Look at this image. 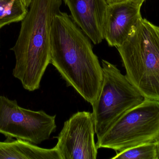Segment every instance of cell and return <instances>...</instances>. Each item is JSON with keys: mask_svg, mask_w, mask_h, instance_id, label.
<instances>
[{"mask_svg": "<svg viewBox=\"0 0 159 159\" xmlns=\"http://www.w3.org/2000/svg\"><path fill=\"white\" fill-rule=\"evenodd\" d=\"M90 40L67 13L60 11L55 16L51 28L50 63L67 86L92 105L100 93L103 75Z\"/></svg>", "mask_w": 159, "mask_h": 159, "instance_id": "1", "label": "cell"}, {"mask_svg": "<svg viewBox=\"0 0 159 159\" xmlns=\"http://www.w3.org/2000/svg\"><path fill=\"white\" fill-rule=\"evenodd\" d=\"M63 0H32L21 21L17 40L11 50L16 64L14 77L25 89L33 91L40 83L51 60V32Z\"/></svg>", "mask_w": 159, "mask_h": 159, "instance_id": "2", "label": "cell"}, {"mask_svg": "<svg viewBox=\"0 0 159 159\" xmlns=\"http://www.w3.org/2000/svg\"><path fill=\"white\" fill-rule=\"evenodd\" d=\"M116 48L130 82L145 98L159 101V27L142 17Z\"/></svg>", "mask_w": 159, "mask_h": 159, "instance_id": "3", "label": "cell"}, {"mask_svg": "<svg viewBox=\"0 0 159 159\" xmlns=\"http://www.w3.org/2000/svg\"><path fill=\"white\" fill-rule=\"evenodd\" d=\"M102 83L92 105L97 140L124 114L142 102L144 97L116 65L102 60Z\"/></svg>", "mask_w": 159, "mask_h": 159, "instance_id": "4", "label": "cell"}, {"mask_svg": "<svg viewBox=\"0 0 159 159\" xmlns=\"http://www.w3.org/2000/svg\"><path fill=\"white\" fill-rule=\"evenodd\" d=\"M159 137V101L145 98L124 114L97 140L98 148L118 153L144 144L156 143Z\"/></svg>", "mask_w": 159, "mask_h": 159, "instance_id": "5", "label": "cell"}, {"mask_svg": "<svg viewBox=\"0 0 159 159\" xmlns=\"http://www.w3.org/2000/svg\"><path fill=\"white\" fill-rule=\"evenodd\" d=\"M56 115L20 107L16 100L0 95V133L7 140L20 139L39 144L56 130Z\"/></svg>", "mask_w": 159, "mask_h": 159, "instance_id": "6", "label": "cell"}, {"mask_svg": "<svg viewBox=\"0 0 159 159\" xmlns=\"http://www.w3.org/2000/svg\"><path fill=\"white\" fill-rule=\"evenodd\" d=\"M95 133L92 113L77 112L64 122L55 147L61 159H96Z\"/></svg>", "mask_w": 159, "mask_h": 159, "instance_id": "7", "label": "cell"}, {"mask_svg": "<svg viewBox=\"0 0 159 159\" xmlns=\"http://www.w3.org/2000/svg\"><path fill=\"white\" fill-rule=\"evenodd\" d=\"M142 5L134 0L109 4L104 28V38L108 45L117 48L128 38L135 24L142 17Z\"/></svg>", "mask_w": 159, "mask_h": 159, "instance_id": "8", "label": "cell"}, {"mask_svg": "<svg viewBox=\"0 0 159 159\" xmlns=\"http://www.w3.org/2000/svg\"><path fill=\"white\" fill-rule=\"evenodd\" d=\"M74 21L94 44L102 42L106 0H63Z\"/></svg>", "mask_w": 159, "mask_h": 159, "instance_id": "9", "label": "cell"}, {"mask_svg": "<svg viewBox=\"0 0 159 159\" xmlns=\"http://www.w3.org/2000/svg\"><path fill=\"white\" fill-rule=\"evenodd\" d=\"M61 159L56 147L47 149L20 139L0 142V159Z\"/></svg>", "mask_w": 159, "mask_h": 159, "instance_id": "10", "label": "cell"}, {"mask_svg": "<svg viewBox=\"0 0 159 159\" xmlns=\"http://www.w3.org/2000/svg\"><path fill=\"white\" fill-rule=\"evenodd\" d=\"M28 11L22 0H0V29L10 23L21 21Z\"/></svg>", "mask_w": 159, "mask_h": 159, "instance_id": "11", "label": "cell"}, {"mask_svg": "<svg viewBox=\"0 0 159 159\" xmlns=\"http://www.w3.org/2000/svg\"><path fill=\"white\" fill-rule=\"evenodd\" d=\"M112 159H157L156 143L144 144L117 153Z\"/></svg>", "mask_w": 159, "mask_h": 159, "instance_id": "12", "label": "cell"}, {"mask_svg": "<svg viewBox=\"0 0 159 159\" xmlns=\"http://www.w3.org/2000/svg\"><path fill=\"white\" fill-rule=\"evenodd\" d=\"M128 1V0H106L107 4L114 3L118 2H122V1Z\"/></svg>", "mask_w": 159, "mask_h": 159, "instance_id": "13", "label": "cell"}, {"mask_svg": "<svg viewBox=\"0 0 159 159\" xmlns=\"http://www.w3.org/2000/svg\"><path fill=\"white\" fill-rule=\"evenodd\" d=\"M26 7H29L31 3L32 0H22Z\"/></svg>", "mask_w": 159, "mask_h": 159, "instance_id": "14", "label": "cell"}, {"mask_svg": "<svg viewBox=\"0 0 159 159\" xmlns=\"http://www.w3.org/2000/svg\"><path fill=\"white\" fill-rule=\"evenodd\" d=\"M157 159H159V137L157 142Z\"/></svg>", "mask_w": 159, "mask_h": 159, "instance_id": "15", "label": "cell"}, {"mask_svg": "<svg viewBox=\"0 0 159 159\" xmlns=\"http://www.w3.org/2000/svg\"><path fill=\"white\" fill-rule=\"evenodd\" d=\"M134 1H135V2H137V3L141 5L142 6L143 5V3L144 2V1L145 0H134Z\"/></svg>", "mask_w": 159, "mask_h": 159, "instance_id": "16", "label": "cell"}]
</instances>
